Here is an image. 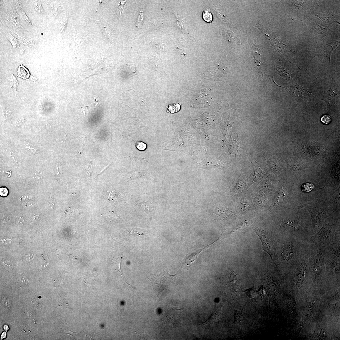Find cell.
Masks as SVG:
<instances>
[{
    "mask_svg": "<svg viewBox=\"0 0 340 340\" xmlns=\"http://www.w3.org/2000/svg\"><path fill=\"white\" fill-rule=\"evenodd\" d=\"M82 112L85 115H87L89 113V111L87 106L84 105L82 108Z\"/></svg>",
    "mask_w": 340,
    "mask_h": 340,
    "instance_id": "38",
    "label": "cell"
},
{
    "mask_svg": "<svg viewBox=\"0 0 340 340\" xmlns=\"http://www.w3.org/2000/svg\"><path fill=\"white\" fill-rule=\"evenodd\" d=\"M7 39L12 45L13 50H19L20 44V42L19 39H17L9 32L7 33Z\"/></svg>",
    "mask_w": 340,
    "mask_h": 340,
    "instance_id": "15",
    "label": "cell"
},
{
    "mask_svg": "<svg viewBox=\"0 0 340 340\" xmlns=\"http://www.w3.org/2000/svg\"><path fill=\"white\" fill-rule=\"evenodd\" d=\"M22 281L23 284L27 285L29 283V279L26 277H23L22 279Z\"/></svg>",
    "mask_w": 340,
    "mask_h": 340,
    "instance_id": "39",
    "label": "cell"
},
{
    "mask_svg": "<svg viewBox=\"0 0 340 340\" xmlns=\"http://www.w3.org/2000/svg\"><path fill=\"white\" fill-rule=\"evenodd\" d=\"M135 147L137 149L141 151L145 150L147 148V144L142 142H135Z\"/></svg>",
    "mask_w": 340,
    "mask_h": 340,
    "instance_id": "29",
    "label": "cell"
},
{
    "mask_svg": "<svg viewBox=\"0 0 340 340\" xmlns=\"http://www.w3.org/2000/svg\"><path fill=\"white\" fill-rule=\"evenodd\" d=\"M86 170L87 175L91 176L93 170L91 162L88 165L86 168Z\"/></svg>",
    "mask_w": 340,
    "mask_h": 340,
    "instance_id": "33",
    "label": "cell"
},
{
    "mask_svg": "<svg viewBox=\"0 0 340 340\" xmlns=\"http://www.w3.org/2000/svg\"><path fill=\"white\" fill-rule=\"evenodd\" d=\"M15 2L17 13L18 14L20 19H21L22 22L24 23L32 25V23L27 15L23 9L21 1H15Z\"/></svg>",
    "mask_w": 340,
    "mask_h": 340,
    "instance_id": "9",
    "label": "cell"
},
{
    "mask_svg": "<svg viewBox=\"0 0 340 340\" xmlns=\"http://www.w3.org/2000/svg\"><path fill=\"white\" fill-rule=\"evenodd\" d=\"M276 70L278 74L281 77L287 80L290 79L291 74L287 70L282 67H278L276 68Z\"/></svg>",
    "mask_w": 340,
    "mask_h": 340,
    "instance_id": "22",
    "label": "cell"
},
{
    "mask_svg": "<svg viewBox=\"0 0 340 340\" xmlns=\"http://www.w3.org/2000/svg\"><path fill=\"white\" fill-rule=\"evenodd\" d=\"M205 248L202 249L198 250L195 252L193 253L188 256L185 259V261L182 267L184 269L189 268L192 264L196 260L198 256L201 252L203 251L204 250L206 249Z\"/></svg>",
    "mask_w": 340,
    "mask_h": 340,
    "instance_id": "10",
    "label": "cell"
},
{
    "mask_svg": "<svg viewBox=\"0 0 340 340\" xmlns=\"http://www.w3.org/2000/svg\"><path fill=\"white\" fill-rule=\"evenodd\" d=\"M339 45V42H333L326 45L324 47V50L325 55L329 59L330 63L331 54L333 51Z\"/></svg>",
    "mask_w": 340,
    "mask_h": 340,
    "instance_id": "13",
    "label": "cell"
},
{
    "mask_svg": "<svg viewBox=\"0 0 340 340\" xmlns=\"http://www.w3.org/2000/svg\"><path fill=\"white\" fill-rule=\"evenodd\" d=\"M33 256L34 254H28L26 257V259L28 261H31L33 259Z\"/></svg>",
    "mask_w": 340,
    "mask_h": 340,
    "instance_id": "40",
    "label": "cell"
},
{
    "mask_svg": "<svg viewBox=\"0 0 340 340\" xmlns=\"http://www.w3.org/2000/svg\"><path fill=\"white\" fill-rule=\"evenodd\" d=\"M19 40L23 44L29 47L33 48L35 46V43L33 40L18 35Z\"/></svg>",
    "mask_w": 340,
    "mask_h": 340,
    "instance_id": "18",
    "label": "cell"
},
{
    "mask_svg": "<svg viewBox=\"0 0 340 340\" xmlns=\"http://www.w3.org/2000/svg\"><path fill=\"white\" fill-rule=\"evenodd\" d=\"M127 232L131 236H138L147 235V233L145 232L139 228H130L128 230Z\"/></svg>",
    "mask_w": 340,
    "mask_h": 340,
    "instance_id": "21",
    "label": "cell"
},
{
    "mask_svg": "<svg viewBox=\"0 0 340 340\" xmlns=\"http://www.w3.org/2000/svg\"><path fill=\"white\" fill-rule=\"evenodd\" d=\"M117 194V192L115 191L111 192L109 195V198L110 200H113L116 198Z\"/></svg>",
    "mask_w": 340,
    "mask_h": 340,
    "instance_id": "36",
    "label": "cell"
},
{
    "mask_svg": "<svg viewBox=\"0 0 340 340\" xmlns=\"http://www.w3.org/2000/svg\"><path fill=\"white\" fill-rule=\"evenodd\" d=\"M3 329H4V330L5 331H8L9 329V328L8 326L7 325H4Z\"/></svg>",
    "mask_w": 340,
    "mask_h": 340,
    "instance_id": "43",
    "label": "cell"
},
{
    "mask_svg": "<svg viewBox=\"0 0 340 340\" xmlns=\"http://www.w3.org/2000/svg\"><path fill=\"white\" fill-rule=\"evenodd\" d=\"M141 208L144 211L148 213L149 212L150 206L148 204L146 203H143L141 205Z\"/></svg>",
    "mask_w": 340,
    "mask_h": 340,
    "instance_id": "34",
    "label": "cell"
},
{
    "mask_svg": "<svg viewBox=\"0 0 340 340\" xmlns=\"http://www.w3.org/2000/svg\"><path fill=\"white\" fill-rule=\"evenodd\" d=\"M315 187L312 183H307L302 184L301 186V191L304 192L308 193L313 190Z\"/></svg>",
    "mask_w": 340,
    "mask_h": 340,
    "instance_id": "25",
    "label": "cell"
},
{
    "mask_svg": "<svg viewBox=\"0 0 340 340\" xmlns=\"http://www.w3.org/2000/svg\"><path fill=\"white\" fill-rule=\"evenodd\" d=\"M280 250L283 263L290 267L306 253L309 243H305L295 238L286 237Z\"/></svg>",
    "mask_w": 340,
    "mask_h": 340,
    "instance_id": "3",
    "label": "cell"
},
{
    "mask_svg": "<svg viewBox=\"0 0 340 340\" xmlns=\"http://www.w3.org/2000/svg\"><path fill=\"white\" fill-rule=\"evenodd\" d=\"M67 135H66V134H65V135L64 136V138H63V139H62V143H63L64 142H66L67 140Z\"/></svg>",
    "mask_w": 340,
    "mask_h": 340,
    "instance_id": "44",
    "label": "cell"
},
{
    "mask_svg": "<svg viewBox=\"0 0 340 340\" xmlns=\"http://www.w3.org/2000/svg\"><path fill=\"white\" fill-rule=\"evenodd\" d=\"M17 72V76L24 79L28 78L30 76L29 71L22 64L19 67Z\"/></svg>",
    "mask_w": 340,
    "mask_h": 340,
    "instance_id": "17",
    "label": "cell"
},
{
    "mask_svg": "<svg viewBox=\"0 0 340 340\" xmlns=\"http://www.w3.org/2000/svg\"><path fill=\"white\" fill-rule=\"evenodd\" d=\"M9 193V191L7 188L2 187L0 189V195L2 197H6L7 196Z\"/></svg>",
    "mask_w": 340,
    "mask_h": 340,
    "instance_id": "32",
    "label": "cell"
},
{
    "mask_svg": "<svg viewBox=\"0 0 340 340\" xmlns=\"http://www.w3.org/2000/svg\"><path fill=\"white\" fill-rule=\"evenodd\" d=\"M49 265L48 263H45L42 266V267L44 269H46L48 268Z\"/></svg>",
    "mask_w": 340,
    "mask_h": 340,
    "instance_id": "42",
    "label": "cell"
},
{
    "mask_svg": "<svg viewBox=\"0 0 340 340\" xmlns=\"http://www.w3.org/2000/svg\"><path fill=\"white\" fill-rule=\"evenodd\" d=\"M4 264L7 268L9 269H11L12 265L10 263V262L8 260H5L4 261Z\"/></svg>",
    "mask_w": 340,
    "mask_h": 340,
    "instance_id": "37",
    "label": "cell"
},
{
    "mask_svg": "<svg viewBox=\"0 0 340 340\" xmlns=\"http://www.w3.org/2000/svg\"><path fill=\"white\" fill-rule=\"evenodd\" d=\"M7 337V333L6 332H4L1 335V338L2 339H3L6 338Z\"/></svg>",
    "mask_w": 340,
    "mask_h": 340,
    "instance_id": "41",
    "label": "cell"
},
{
    "mask_svg": "<svg viewBox=\"0 0 340 340\" xmlns=\"http://www.w3.org/2000/svg\"><path fill=\"white\" fill-rule=\"evenodd\" d=\"M203 17L205 21L207 22H211L212 21V15L210 10L207 9L204 11Z\"/></svg>",
    "mask_w": 340,
    "mask_h": 340,
    "instance_id": "26",
    "label": "cell"
},
{
    "mask_svg": "<svg viewBox=\"0 0 340 340\" xmlns=\"http://www.w3.org/2000/svg\"><path fill=\"white\" fill-rule=\"evenodd\" d=\"M336 97V95L334 91L329 90L327 91L325 94L324 100L328 105H332L335 103Z\"/></svg>",
    "mask_w": 340,
    "mask_h": 340,
    "instance_id": "14",
    "label": "cell"
},
{
    "mask_svg": "<svg viewBox=\"0 0 340 340\" xmlns=\"http://www.w3.org/2000/svg\"><path fill=\"white\" fill-rule=\"evenodd\" d=\"M313 14L320 18L324 22L331 24H333L336 22L334 16V15L332 12L326 13L320 11L318 12H313Z\"/></svg>",
    "mask_w": 340,
    "mask_h": 340,
    "instance_id": "8",
    "label": "cell"
},
{
    "mask_svg": "<svg viewBox=\"0 0 340 340\" xmlns=\"http://www.w3.org/2000/svg\"><path fill=\"white\" fill-rule=\"evenodd\" d=\"M263 33L266 36V37L268 39L269 41L270 42V43L271 44L273 48L279 51H281L284 50L285 47L284 46V45L281 42H280L276 38H271L268 34H267L265 32L263 31Z\"/></svg>",
    "mask_w": 340,
    "mask_h": 340,
    "instance_id": "12",
    "label": "cell"
},
{
    "mask_svg": "<svg viewBox=\"0 0 340 340\" xmlns=\"http://www.w3.org/2000/svg\"><path fill=\"white\" fill-rule=\"evenodd\" d=\"M144 15L143 11H140L138 15L136 27L141 28L144 21Z\"/></svg>",
    "mask_w": 340,
    "mask_h": 340,
    "instance_id": "30",
    "label": "cell"
},
{
    "mask_svg": "<svg viewBox=\"0 0 340 340\" xmlns=\"http://www.w3.org/2000/svg\"><path fill=\"white\" fill-rule=\"evenodd\" d=\"M126 9V2L125 1L120 2L117 6V13L119 16H124Z\"/></svg>",
    "mask_w": 340,
    "mask_h": 340,
    "instance_id": "19",
    "label": "cell"
},
{
    "mask_svg": "<svg viewBox=\"0 0 340 340\" xmlns=\"http://www.w3.org/2000/svg\"><path fill=\"white\" fill-rule=\"evenodd\" d=\"M223 317V315L221 312H214L211 315L210 319L207 321H210V323L215 322L221 319Z\"/></svg>",
    "mask_w": 340,
    "mask_h": 340,
    "instance_id": "24",
    "label": "cell"
},
{
    "mask_svg": "<svg viewBox=\"0 0 340 340\" xmlns=\"http://www.w3.org/2000/svg\"><path fill=\"white\" fill-rule=\"evenodd\" d=\"M7 14L6 22L9 27L12 29H17L21 27L20 17L15 11L10 10Z\"/></svg>",
    "mask_w": 340,
    "mask_h": 340,
    "instance_id": "6",
    "label": "cell"
},
{
    "mask_svg": "<svg viewBox=\"0 0 340 340\" xmlns=\"http://www.w3.org/2000/svg\"><path fill=\"white\" fill-rule=\"evenodd\" d=\"M288 215L279 225L286 237H292L305 243L316 233L311 216L307 210L295 207L289 209Z\"/></svg>",
    "mask_w": 340,
    "mask_h": 340,
    "instance_id": "1",
    "label": "cell"
},
{
    "mask_svg": "<svg viewBox=\"0 0 340 340\" xmlns=\"http://www.w3.org/2000/svg\"><path fill=\"white\" fill-rule=\"evenodd\" d=\"M252 54L254 59V61L255 65L257 66L258 69L261 72L262 75H263L262 72V55L261 53L260 50L256 47L254 46L252 49Z\"/></svg>",
    "mask_w": 340,
    "mask_h": 340,
    "instance_id": "11",
    "label": "cell"
},
{
    "mask_svg": "<svg viewBox=\"0 0 340 340\" xmlns=\"http://www.w3.org/2000/svg\"><path fill=\"white\" fill-rule=\"evenodd\" d=\"M213 210L215 214L223 218H227L232 214L229 209L223 205H214Z\"/></svg>",
    "mask_w": 340,
    "mask_h": 340,
    "instance_id": "7",
    "label": "cell"
},
{
    "mask_svg": "<svg viewBox=\"0 0 340 340\" xmlns=\"http://www.w3.org/2000/svg\"><path fill=\"white\" fill-rule=\"evenodd\" d=\"M272 79L274 84L277 86L280 87L282 89H283L285 91H288L293 96L303 98L311 94L308 89L298 85H294L289 86L282 87L277 85L274 82L273 78Z\"/></svg>",
    "mask_w": 340,
    "mask_h": 340,
    "instance_id": "5",
    "label": "cell"
},
{
    "mask_svg": "<svg viewBox=\"0 0 340 340\" xmlns=\"http://www.w3.org/2000/svg\"><path fill=\"white\" fill-rule=\"evenodd\" d=\"M98 106V103L97 102H95V107L96 108Z\"/></svg>",
    "mask_w": 340,
    "mask_h": 340,
    "instance_id": "45",
    "label": "cell"
},
{
    "mask_svg": "<svg viewBox=\"0 0 340 340\" xmlns=\"http://www.w3.org/2000/svg\"><path fill=\"white\" fill-rule=\"evenodd\" d=\"M181 105L178 103H175L169 105L166 107L167 109V112L170 113H177L181 109Z\"/></svg>",
    "mask_w": 340,
    "mask_h": 340,
    "instance_id": "23",
    "label": "cell"
},
{
    "mask_svg": "<svg viewBox=\"0 0 340 340\" xmlns=\"http://www.w3.org/2000/svg\"><path fill=\"white\" fill-rule=\"evenodd\" d=\"M243 292L246 293L254 302H257L256 298L258 295V292L254 287H252Z\"/></svg>",
    "mask_w": 340,
    "mask_h": 340,
    "instance_id": "20",
    "label": "cell"
},
{
    "mask_svg": "<svg viewBox=\"0 0 340 340\" xmlns=\"http://www.w3.org/2000/svg\"><path fill=\"white\" fill-rule=\"evenodd\" d=\"M254 230L261 240L263 249L269 254L272 263L278 264L276 246L272 237L263 229L255 228Z\"/></svg>",
    "mask_w": 340,
    "mask_h": 340,
    "instance_id": "4",
    "label": "cell"
},
{
    "mask_svg": "<svg viewBox=\"0 0 340 340\" xmlns=\"http://www.w3.org/2000/svg\"><path fill=\"white\" fill-rule=\"evenodd\" d=\"M340 215L333 214L329 217L323 226L310 238L311 243H319L325 247L340 241Z\"/></svg>",
    "mask_w": 340,
    "mask_h": 340,
    "instance_id": "2",
    "label": "cell"
},
{
    "mask_svg": "<svg viewBox=\"0 0 340 340\" xmlns=\"http://www.w3.org/2000/svg\"><path fill=\"white\" fill-rule=\"evenodd\" d=\"M331 121V117L328 115L323 116L321 118V121L323 124L328 125L330 123Z\"/></svg>",
    "mask_w": 340,
    "mask_h": 340,
    "instance_id": "31",
    "label": "cell"
},
{
    "mask_svg": "<svg viewBox=\"0 0 340 340\" xmlns=\"http://www.w3.org/2000/svg\"><path fill=\"white\" fill-rule=\"evenodd\" d=\"M234 321L233 323L234 325H239L242 326L244 321V316L242 311L235 310L234 314Z\"/></svg>",
    "mask_w": 340,
    "mask_h": 340,
    "instance_id": "16",
    "label": "cell"
},
{
    "mask_svg": "<svg viewBox=\"0 0 340 340\" xmlns=\"http://www.w3.org/2000/svg\"><path fill=\"white\" fill-rule=\"evenodd\" d=\"M9 79L11 87L14 88L16 91V88L18 85L17 79L13 74H11Z\"/></svg>",
    "mask_w": 340,
    "mask_h": 340,
    "instance_id": "28",
    "label": "cell"
},
{
    "mask_svg": "<svg viewBox=\"0 0 340 340\" xmlns=\"http://www.w3.org/2000/svg\"><path fill=\"white\" fill-rule=\"evenodd\" d=\"M2 302L4 306H6V307H9L11 306V302L7 298H3L2 299Z\"/></svg>",
    "mask_w": 340,
    "mask_h": 340,
    "instance_id": "35",
    "label": "cell"
},
{
    "mask_svg": "<svg viewBox=\"0 0 340 340\" xmlns=\"http://www.w3.org/2000/svg\"><path fill=\"white\" fill-rule=\"evenodd\" d=\"M34 8L36 11L39 14H41L44 12L41 2L39 1H35L34 2Z\"/></svg>",
    "mask_w": 340,
    "mask_h": 340,
    "instance_id": "27",
    "label": "cell"
}]
</instances>
